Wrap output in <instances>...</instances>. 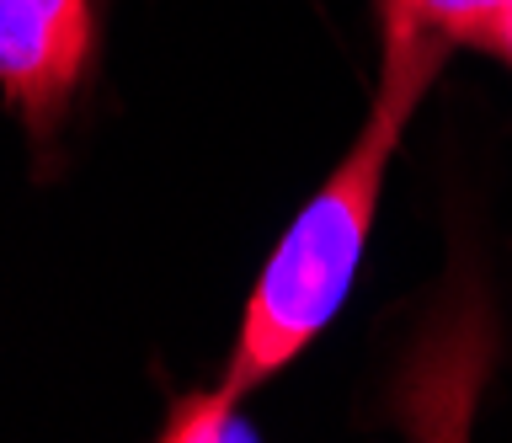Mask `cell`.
Wrapping results in <instances>:
<instances>
[{"mask_svg":"<svg viewBox=\"0 0 512 443\" xmlns=\"http://www.w3.org/2000/svg\"><path fill=\"white\" fill-rule=\"evenodd\" d=\"M379 43H384L379 91L358 139L342 150L331 177L294 214V225L272 246L262 278L251 283L246 315H240L235 331V353L219 379V395H230V401L262 390L272 374H283L347 305L384 198V177H390V161L406 139V123L432 91L438 70L448 65V54H454L443 38H427L400 22H379Z\"/></svg>","mask_w":512,"mask_h":443,"instance_id":"cell-1","label":"cell"},{"mask_svg":"<svg viewBox=\"0 0 512 443\" xmlns=\"http://www.w3.org/2000/svg\"><path fill=\"white\" fill-rule=\"evenodd\" d=\"M91 49V0H0V91L38 145L59 134Z\"/></svg>","mask_w":512,"mask_h":443,"instance_id":"cell-2","label":"cell"},{"mask_svg":"<svg viewBox=\"0 0 512 443\" xmlns=\"http://www.w3.org/2000/svg\"><path fill=\"white\" fill-rule=\"evenodd\" d=\"M507 6L512 0H379V22L416 27L427 38H443L448 49H480Z\"/></svg>","mask_w":512,"mask_h":443,"instance_id":"cell-3","label":"cell"},{"mask_svg":"<svg viewBox=\"0 0 512 443\" xmlns=\"http://www.w3.org/2000/svg\"><path fill=\"white\" fill-rule=\"evenodd\" d=\"M160 438H256V427L240 417V401H230L219 390H203V395H187L171 411Z\"/></svg>","mask_w":512,"mask_h":443,"instance_id":"cell-4","label":"cell"},{"mask_svg":"<svg viewBox=\"0 0 512 443\" xmlns=\"http://www.w3.org/2000/svg\"><path fill=\"white\" fill-rule=\"evenodd\" d=\"M480 49H486V54H496L502 65H512V6L502 11V17H496V27L486 33V43H480Z\"/></svg>","mask_w":512,"mask_h":443,"instance_id":"cell-5","label":"cell"}]
</instances>
